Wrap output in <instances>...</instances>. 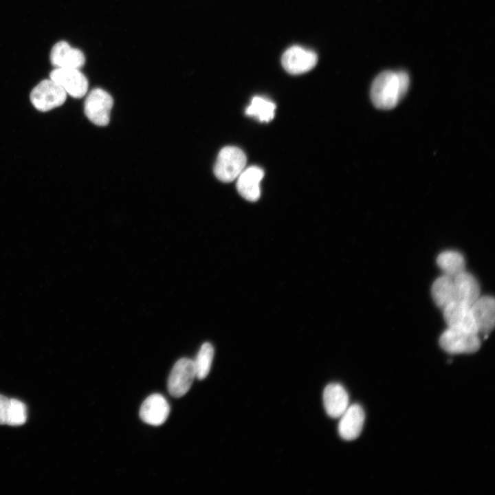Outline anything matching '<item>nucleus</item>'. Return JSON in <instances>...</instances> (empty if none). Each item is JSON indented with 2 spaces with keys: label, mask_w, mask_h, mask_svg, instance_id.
<instances>
[{
  "label": "nucleus",
  "mask_w": 495,
  "mask_h": 495,
  "mask_svg": "<svg viewBox=\"0 0 495 495\" xmlns=\"http://www.w3.org/2000/svg\"><path fill=\"white\" fill-rule=\"evenodd\" d=\"M410 80L403 71H386L380 74L371 87V98L373 104L380 109L394 108L406 94Z\"/></svg>",
  "instance_id": "1"
},
{
  "label": "nucleus",
  "mask_w": 495,
  "mask_h": 495,
  "mask_svg": "<svg viewBox=\"0 0 495 495\" xmlns=\"http://www.w3.org/2000/svg\"><path fill=\"white\" fill-rule=\"evenodd\" d=\"M247 157L239 148L227 146L219 151L214 166L215 177L223 182L236 179L245 168Z\"/></svg>",
  "instance_id": "2"
},
{
  "label": "nucleus",
  "mask_w": 495,
  "mask_h": 495,
  "mask_svg": "<svg viewBox=\"0 0 495 495\" xmlns=\"http://www.w3.org/2000/svg\"><path fill=\"white\" fill-rule=\"evenodd\" d=\"M67 96L61 86L49 78L43 80L32 89L30 98L37 110L47 111L62 105Z\"/></svg>",
  "instance_id": "3"
},
{
  "label": "nucleus",
  "mask_w": 495,
  "mask_h": 495,
  "mask_svg": "<svg viewBox=\"0 0 495 495\" xmlns=\"http://www.w3.org/2000/svg\"><path fill=\"white\" fill-rule=\"evenodd\" d=\"M441 347L451 354L472 353L481 346L478 333L448 327L439 338Z\"/></svg>",
  "instance_id": "4"
},
{
  "label": "nucleus",
  "mask_w": 495,
  "mask_h": 495,
  "mask_svg": "<svg viewBox=\"0 0 495 495\" xmlns=\"http://www.w3.org/2000/svg\"><path fill=\"white\" fill-rule=\"evenodd\" d=\"M113 104V98L108 92L101 88H95L85 99V114L94 124L106 126L109 122Z\"/></svg>",
  "instance_id": "5"
},
{
  "label": "nucleus",
  "mask_w": 495,
  "mask_h": 495,
  "mask_svg": "<svg viewBox=\"0 0 495 495\" xmlns=\"http://www.w3.org/2000/svg\"><path fill=\"white\" fill-rule=\"evenodd\" d=\"M196 377L194 362L183 358L174 364L168 380V390L175 397L184 395Z\"/></svg>",
  "instance_id": "6"
},
{
  "label": "nucleus",
  "mask_w": 495,
  "mask_h": 495,
  "mask_svg": "<svg viewBox=\"0 0 495 495\" xmlns=\"http://www.w3.org/2000/svg\"><path fill=\"white\" fill-rule=\"evenodd\" d=\"M50 78L57 82L67 94L75 98L83 97L87 92L89 83L79 69L55 67Z\"/></svg>",
  "instance_id": "7"
},
{
  "label": "nucleus",
  "mask_w": 495,
  "mask_h": 495,
  "mask_svg": "<svg viewBox=\"0 0 495 495\" xmlns=\"http://www.w3.org/2000/svg\"><path fill=\"white\" fill-rule=\"evenodd\" d=\"M318 61L317 54L298 45L288 48L281 58L282 65L289 74H301L312 69Z\"/></svg>",
  "instance_id": "8"
},
{
  "label": "nucleus",
  "mask_w": 495,
  "mask_h": 495,
  "mask_svg": "<svg viewBox=\"0 0 495 495\" xmlns=\"http://www.w3.org/2000/svg\"><path fill=\"white\" fill-rule=\"evenodd\" d=\"M443 312L448 327L478 334L470 305L455 301L445 307Z\"/></svg>",
  "instance_id": "9"
},
{
  "label": "nucleus",
  "mask_w": 495,
  "mask_h": 495,
  "mask_svg": "<svg viewBox=\"0 0 495 495\" xmlns=\"http://www.w3.org/2000/svg\"><path fill=\"white\" fill-rule=\"evenodd\" d=\"M50 58L51 63L58 68L80 69L85 63L82 51L72 47L67 42L60 41L52 47Z\"/></svg>",
  "instance_id": "10"
},
{
  "label": "nucleus",
  "mask_w": 495,
  "mask_h": 495,
  "mask_svg": "<svg viewBox=\"0 0 495 495\" xmlns=\"http://www.w3.org/2000/svg\"><path fill=\"white\" fill-rule=\"evenodd\" d=\"M169 412L170 406L166 399L162 395L153 394L142 404L140 417L145 423L157 426L166 421Z\"/></svg>",
  "instance_id": "11"
},
{
  "label": "nucleus",
  "mask_w": 495,
  "mask_h": 495,
  "mask_svg": "<svg viewBox=\"0 0 495 495\" xmlns=\"http://www.w3.org/2000/svg\"><path fill=\"white\" fill-rule=\"evenodd\" d=\"M478 332L487 337L495 323V302L492 296H480L471 306Z\"/></svg>",
  "instance_id": "12"
},
{
  "label": "nucleus",
  "mask_w": 495,
  "mask_h": 495,
  "mask_svg": "<svg viewBox=\"0 0 495 495\" xmlns=\"http://www.w3.org/2000/svg\"><path fill=\"white\" fill-rule=\"evenodd\" d=\"M338 433L344 440H354L360 434L364 423L365 415L359 404L349 406L339 417Z\"/></svg>",
  "instance_id": "13"
},
{
  "label": "nucleus",
  "mask_w": 495,
  "mask_h": 495,
  "mask_svg": "<svg viewBox=\"0 0 495 495\" xmlns=\"http://www.w3.org/2000/svg\"><path fill=\"white\" fill-rule=\"evenodd\" d=\"M263 176V170L260 167L245 168L236 178L239 193L248 201H257L261 195L260 183Z\"/></svg>",
  "instance_id": "14"
},
{
  "label": "nucleus",
  "mask_w": 495,
  "mask_h": 495,
  "mask_svg": "<svg viewBox=\"0 0 495 495\" xmlns=\"http://www.w3.org/2000/svg\"><path fill=\"white\" fill-rule=\"evenodd\" d=\"M323 403L329 417L339 418L349 407V395L341 384L331 383L324 390Z\"/></svg>",
  "instance_id": "15"
},
{
  "label": "nucleus",
  "mask_w": 495,
  "mask_h": 495,
  "mask_svg": "<svg viewBox=\"0 0 495 495\" xmlns=\"http://www.w3.org/2000/svg\"><path fill=\"white\" fill-rule=\"evenodd\" d=\"M456 300L472 305L480 297V287L476 278L467 271L453 278Z\"/></svg>",
  "instance_id": "16"
},
{
  "label": "nucleus",
  "mask_w": 495,
  "mask_h": 495,
  "mask_svg": "<svg viewBox=\"0 0 495 495\" xmlns=\"http://www.w3.org/2000/svg\"><path fill=\"white\" fill-rule=\"evenodd\" d=\"M432 298L442 310L451 303L457 301L453 278L443 275L437 278L431 288Z\"/></svg>",
  "instance_id": "17"
},
{
  "label": "nucleus",
  "mask_w": 495,
  "mask_h": 495,
  "mask_svg": "<svg viewBox=\"0 0 495 495\" xmlns=\"http://www.w3.org/2000/svg\"><path fill=\"white\" fill-rule=\"evenodd\" d=\"M437 263L443 275L451 278H454L465 270L463 256L454 250H447L440 253L437 258Z\"/></svg>",
  "instance_id": "18"
},
{
  "label": "nucleus",
  "mask_w": 495,
  "mask_h": 495,
  "mask_svg": "<svg viewBox=\"0 0 495 495\" xmlns=\"http://www.w3.org/2000/svg\"><path fill=\"white\" fill-rule=\"evenodd\" d=\"M276 104L271 100L261 96H254L245 109L247 116L260 122H268L274 117Z\"/></svg>",
  "instance_id": "19"
},
{
  "label": "nucleus",
  "mask_w": 495,
  "mask_h": 495,
  "mask_svg": "<svg viewBox=\"0 0 495 495\" xmlns=\"http://www.w3.org/2000/svg\"><path fill=\"white\" fill-rule=\"evenodd\" d=\"M214 356V349L209 342H205L201 346L196 359L193 360L196 377L204 380L208 375Z\"/></svg>",
  "instance_id": "20"
},
{
  "label": "nucleus",
  "mask_w": 495,
  "mask_h": 495,
  "mask_svg": "<svg viewBox=\"0 0 495 495\" xmlns=\"http://www.w3.org/2000/svg\"><path fill=\"white\" fill-rule=\"evenodd\" d=\"M12 399L0 395V424H6L11 410Z\"/></svg>",
  "instance_id": "21"
}]
</instances>
